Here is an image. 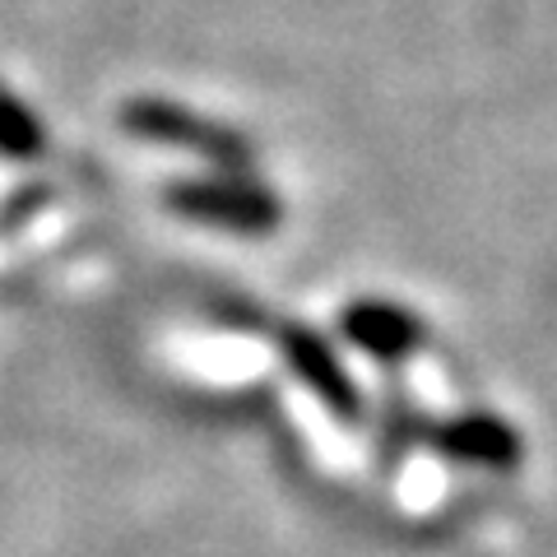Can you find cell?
Here are the masks:
<instances>
[{
	"label": "cell",
	"instance_id": "obj_1",
	"mask_svg": "<svg viewBox=\"0 0 557 557\" xmlns=\"http://www.w3.org/2000/svg\"><path fill=\"white\" fill-rule=\"evenodd\" d=\"M121 126L139 139H153V145L200 153V159L228 168V172H242L251 163V149L237 131L182 108V102H168V98H131L126 108H121Z\"/></svg>",
	"mask_w": 557,
	"mask_h": 557
},
{
	"label": "cell",
	"instance_id": "obj_2",
	"mask_svg": "<svg viewBox=\"0 0 557 557\" xmlns=\"http://www.w3.org/2000/svg\"><path fill=\"white\" fill-rule=\"evenodd\" d=\"M168 205L177 214L196 219V223H209V228H228V233H242V237H265L278 228L284 209L270 196L265 186H256L247 177H196V182H172L168 186Z\"/></svg>",
	"mask_w": 557,
	"mask_h": 557
},
{
	"label": "cell",
	"instance_id": "obj_3",
	"mask_svg": "<svg viewBox=\"0 0 557 557\" xmlns=\"http://www.w3.org/2000/svg\"><path fill=\"white\" fill-rule=\"evenodd\" d=\"M278 348H284L288 372L298 376L302 386L317 395L335 418L354 423L358 409H362V395H358V386H354V376L344 372V362H339L335 348H330L311 325H288L284 335H278Z\"/></svg>",
	"mask_w": 557,
	"mask_h": 557
},
{
	"label": "cell",
	"instance_id": "obj_4",
	"mask_svg": "<svg viewBox=\"0 0 557 557\" xmlns=\"http://www.w3.org/2000/svg\"><path fill=\"white\" fill-rule=\"evenodd\" d=\"M339 330L348 335V344H358L362 354L372 358H409L418 344H423V321L413 311L381 302V298H358L339 311Z\"/></svg>",
	"mask_w": 557,
	"mask_h": 557
},
{
	"label": "cell",
	"instance_id": "obj_5",
	"mask_svg": "<svg viewBox=\"0 0 557 557\" xmlns=\"http://www.w3.org/2000/svg\"><path fill=\"white\" fill-rule=\"evenodd\" d=\"M437 450L450 460H465V465H493V469H507L520 460V437L507 418L497 413H460L437 432Z\"/></svg>",
	"mask_w": 557,
	"mask_h": 557
},
{
	"label": "cell",
	"instance_id": "obj_6",
	"mask_svg": "<svg viewBox=\"0 0 557 557\" xmlns=\"http://www.w3.org/2000/svg\"><path fill=\"white\" fill-rule=\"evenodd\" d=\"M47 149V131L10 89H0V153L10 159H38Z\"/></svg>",
	"mask_w": 557,
	"mask_h": 557
}]
</instances>
